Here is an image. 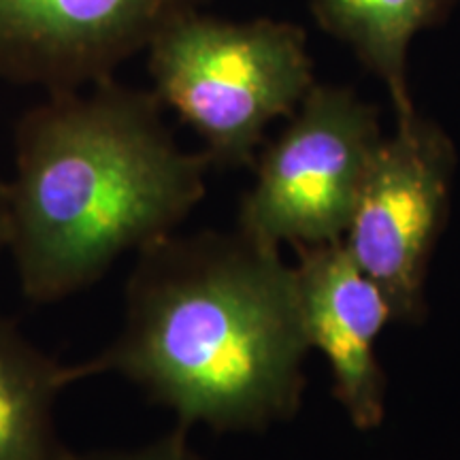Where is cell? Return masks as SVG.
Segmentation results:
<instances>
[{"instance_id": "obj_1", "label": "cell", "mask_w": 460, "mask_h": 460, "mask_svg": "<svg viewBox=\"0 0 460 460\" xmlns=\"http://www.w3.org/2000/svg\"><path fill=\"white\" fill-rule=\"evenodd\" d=\"M309 352L295 267L239 228L177 234L135 254L118 337L73 365L124 377L177 427L261 433L298 411Z\"/></svg>"}, {"instance_id": "obj_2", "label": "cell", "mask_w": 460, "mask_h": 460, "mask_svg": "<svg viewBox=\"0 0 460 460\" xmlns=\"http://www.w3.org/2000/svg\"><path fill=\"white\" fill-rule=\"evenodd\" d=\"M163 111L152 90L111 77L49 92L17 119L7 252L28 301L85 290L203 200L209 158L183 152Z\"/></svg>"}, {"instance_id": "obj_3", "label": "cell", "mask_w": 460, "mask_h": 460, "mask_svg": "<svg viewBox=\"0 0 460 460\" xmlns=\"http://www.w3.org/2000/svg\"><path fill=\"white\" fill-rule=\"evenodd\" d=\"M147 73L164 109L205 143L211 169H252L273 119L314 88L307 34L292 22L177 17L149 43Z\"/></svg>"}, {"instance_id": "obj_4", "label": "cell", "mask_w": 460, "mask_h": 460, "mask_svg": "<svg viewBox=\"0 0 460 460\" xmlns=\"http://www.w3.org/2000/svg\"><path fill=\"white\" fill-rule=\"evenodd\" d=\"M382 139L377 107L349 88L314 84L256 156L237 228L271 247L341 241Z\"/></svg>"}, {"instance_id": "obj_5", "label": "cell", "mask_w": 460, "mask_h": 460, "mask_svg": "<svg viewBox=\"0 0 460 460\" xmlns=\"http://www.w3.org/2000/svg\"><path fill=\"white\" fill-rule=\"evenodd\" d=\"M456 149L418 111L384 137L362 181L341 243L384 292L393 320L424 318L429 262L450 209Z\"/></svg>"}, {"instance_id": "obj_6", "label": "cell", "mask_w": 460, "mask_h": 460, "mask_svg": "<svg viewBox=\"0 0 460 460\" xmlns=\"http://www.w3.org/2000/svg\"><path fill=\"white\" fill-rule=\"evenodd\" d=\"M211 0H0V82L82 90Z\"/></svg>"}, {"instance_id": "obj_7", "label": "cell", "mask_w": 460, "mask_h": 460, "mask_svg": "<svg viewBox=\"0 0 460 460\" xmlns=\"http://www.w3.org/2000/svg\"><path fill=\"white\" fill-rule=\"evenodd\" d=\"M295 250L292 267L309 349L329 360L335 399L354 427L377 429L386 416V376L376 343L393 309L341 241Z\"/></svg>"}, {"instance_id": "obj_8", "label": "cell", "mask_w": 460, "mask_h": 460, "mask_svg": "<svg viewBox=\"0 0 460 460\" xmlns=\"http://www.w3.org/2000/svg\"><path fill=\"white\" fill-rule=\"evenodd\" d=\"M77 382L13 320L0 315V460H66L71 450L56 429V401Z\"/></svg>"}, {"instance_id": "obj_9", "label": "cell", "mask_w": 460, "mask_h": 460, "mask_svg": "<svg viewBox=\"0 0 460 460\" xmlns=\"http://www.w3.org/2000/svg\"><path fill=\"white\" fill-rule=\"evenodd\" d=\"M458 0H309L322 31L339 39L386 85L396 119L416 113L407 56L418 32L446 20Z\"/></svg>"}, {"instance_id": "obj_10", "label": "cell", "mask_w": 460, "mask_h": 460, "mask_svg": "<svg viewBox=\"0 0 460 460\" xmlns=\"http://www.w3.org/2000/svg\"><path fill=\"white\" fill-rule=\"evenodd\" d=\"M66 460H203L192 446L188 444V430L175 427L172 433H166L158 439L149 441L139 447L126 450H94V452H73Z\"/></svg>"}, {"instance_id": "obj_11", "label": "cell", "mask_w": 460, "mask_h": 460, "mask_svg": "<svg viewBox=\"0 0 460 460\" xmlns=\"http://www.w3.org/2000/svg\"><path fill=\"white\" fill-rule=\"evenodd\" d=\"M9 241V200H7V181L0 180V254L7 250Z\"/></svg>"}]
</instances>
